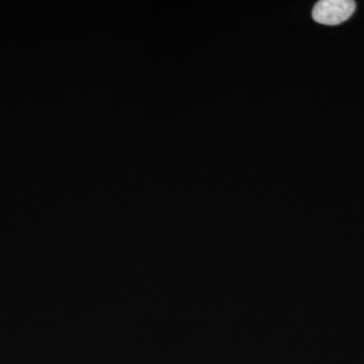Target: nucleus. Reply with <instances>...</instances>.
I'll list each match as a JSON object with an SVG mask.
<instances>
[{
	"instance_id": "obj_1",
	"label": "nucleus",
	"mask_w": 364,
	"mask_h": 364,
	"mask_svg": "<svg viewBox=\"0 0 364 364\" xmlns=\"http://www.w3.org/2000/svg\"><path fill=\"white\" fill-rule=\"evenodd\" d=\"M356 4L352 0H322L313 9V18L317 23L337 26L344 23L355 11Z\"/></svg>"
}]
</instances>
